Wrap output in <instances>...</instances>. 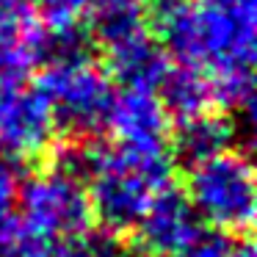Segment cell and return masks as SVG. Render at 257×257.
I'll return each mask as SVG.
<instances>
[{
  "instance_id": "obj_1",
  "label": "cell",
  "mask_w": 257,
  "mask_h": 257,
  "mask_svg": "<svg viewBox=\"0 0 257 257\" xmlns=\"http://www.w3.org/2000/svg\"><path fill=\"white\" fill-rule=\"evenodd\" d=\"M172 150L91 147L89 152V205L91 218L108 235L133 232L158 188L172 177Z\"/></svg>"
},
{
  "instance_id": "obj_2",
  "label": "cell",
  "mask_w": 257,
  "mask_h": 257,
  "mask_svg": "<svg viewBox=\"0 0 257 257\" xmlns=\"http://www.w3.org/2000/svg\"><path fill=\"white\" fill-rule=\"evenodd\" d=\"M185 196L196 216L227 235L246 232L254 221V169L246 152L224 150L188 166Z\"/></svg>"
},
{
  "instance_id": "obj_3",
  "label": "cell",
  "mask_w": 257,
  "mask_h": 257,
  "mask_svg": "<svg viewBox=\"0 0 257 257\" xmlns=\"http://www.w3.org/2000/svg\"><path fill=\"white\" fill-rule=\"evenodd\" d=\"M36 89L50 105L56 127L64 133L89 139L108 127L116 89L111 75L102 72V67H97L91 58L45 67Z\"/></svg>"
},
{
  "instance_id": "obj_4",
  "label": "cell",
  "mask_w": 257,
  "mask_h": 257,
  "mask_svg": "<svg viewBox=\"0 0 257 257\" xmlns=\"http://www.w3.org/2000/svg\"><path fill=\"white\" fill-rule=\"evenodd\" d=\"M20 229L36 238H78L91 229V205L86 183L78 174L53 163L20 185Z\"/></svg>"
},
{
  "instance_id": "obj_5",
  "label": "cell",
  "mask_w": 257,
  "mask_h": 257,
  "mask_svg": "<svg viewBox=\"0 0 257 257\" xmlns=\"http://www.w3.org/2000/svg\"><path fill=\"white\" fill-rule=\"evenodd\" d=\"M56 119L36 86H14L0 100V152L9 158H39L56 141Z\"/></svg>"
},
{
  "instance_id": "obj_6",
  "label": "cell",
  "mask_w": 257,
  "mask_h": 257,
  "mask_svg": "<svg viewBox=\"0 0 257 257\" xmlns=\"http://www.w3.org/2000/svg\"><path fill=\"white\" fill-rule=\"evenodd\" d=\"M194 205L188 202L185 191L174 185H163L155 191L152 202L147 205L141 221L136 224V240L152 257H180L194 232L202 227Z\"/></svg>"
},
{
  "instance_id": "obj_7",
  "label": "cell",
  "mask_w": 257,
  "mask_h": 257,
  "mask_svg": "<svg viewBox=\"0 0 257 257\" xmlns=\"http://www.w3.org/2000/svg\"><path fill=\"white\" fill-rule=\"evenodd\" d=\"M108 127L122 147L169 150V116L158 102L155 91H119L108 113Z\"/></svg>"
},
{
  "instance_id": "obj_8",
  "label": "cell",
  "mask_w": 257,
  "mask_h": 257,
  "mask_svg": "<svg viewBox=\"0 0 257 257\" xmlns=\"http://www.w3.org/2000/svg\"><path fill=\"white\" fill-rule=\"evenodd\" d=\"M169 67L172 56L155 36H150V31L108 50V75L122 89L155 91Z\"/></svg>"
},
{
  "instance_id": "obj_9",
  "label": "cell",
  "mask_w": 257,
  "mask_h": 257,
  "mask_svg": "<svg viewBox=\"0 0 257 257\" xmlns=\"http://www.w3.org/2000/svg\"><path fill=\"white\" fill-rule=\"evenodd\" d=\"M232 139H235V124L224 113L205 111L177 122V130L169 133V150H172L174 161L194 166V163H202L207 158L218 155V152L229 150Z\"/></svg>"
},
{
  "instance_id": "obj_10",
  "label": "cell",
  "mask_w": 257,
  "mask_h": 257,
  "mask_svg": "<svg viewBox=\"0 0 257 257\" xmlns=\"http://www.w3.org/2000/svg\"><path fill=\"white\" fill-rule=\"evenodd\" d=\"M39 25L28 0H0V69L25 78V72L36 67L34 45Z\"/></svg>"
},
{
  "instance_id": "obj_11",
  "label": "cell",
  "mask_w": 257,
  "mask_h": 257,
  "mask_svg": "<svg viewBox=\"0 0 257 257\" xmlns=\"http://www.w3.org/2000/svg\"><path fill=\"white\" fill-rule=\"evenodd\" d=\"M155 97L169 119L196 116V113L213 111V86L202 69L188 67V64H172L166 75L161 78L155 89Z\"/></svg>"
},
{
  "instance_id": "obj_12",
  "label": "cell",
  "mask_w": 257,
  "mask_h": 257,
  "mask_svg": "<svg viewBox=\"0 0 257 257\" xmlns=\"http://www.w3.org/2000/svg\"><path fill=\"white\" fill-rule=\"evenodd\" d=\"M86 23L91 42L111 50L133 36L147 34L150 6L147 0H97Z\"/></svg>"
},
{
  "instance_id": "obj_13",
  "label": "cell",
  "mask_w": 257,
  "mask_h": 257,
  "mask_svg": "<svg viewBox=\"0 0 257 257\" xmlns=\"http://www.w3.org/2000/svg\"><path fill=\"white\" fill-rule=\"evenodd\" d=\"M20 185H23V180H20V169L14 163V158L0 152V246L20 232V221H17Z\"/></svg>"
},
{
  "instance_id": "obj_14",
  "label": "cell",
  "mask_w": 257,
  "mask_h": 257,
  "mask_svg": "<svg viewBox=\"0 0 257 257\" xmlns=\"http://www.w3.org/2000/svg\"><path fill=\"white\" fill-rule=\"evenodd\" d=\"M97 0H36V17L47 28H80Z\"/></svg>"
},
{
  "instance_id": "obj_15",
  "label": "cell",
  "mask_w": 257,
  "mask_h": 257,
  "mask_svg": "<svg viewBox=\"0 0 257 257\" xmlns=\"http://www.w3.org/2000/svg\"><path fill=\"white\" fill-rule=\"evenodd\" d=\"M229 243H232V238H229L227 232L202 224V227L194 232V238L188 240V246L183 249L180 257H221Z\"/></svg>"
},
{
  "instance_id": "obj_16",
  "label": "cell",
  "mask_w": 257,
  "mask_h": 257,
  "mask_svg": "<svg viewBox=\"0 0 257 257\" xmlns=\"http://www.w3.org/2000/svg\"><path fill=\"white\" fill-rule=\"evenodd\" d=\"M221 257H254V249H251V243L246 238L243 240H232Z\"/></svg>"
},
{
  "instance_id": "obj_17",
  "label": "cell",
  "mask_w": 257,
  "mask_h": 257,
  "mask_svg": "<svg viewBox=\"0 0 257 257\" xmlns=\"http://www.w3.org/2000/svg\"><path fill=\"white\" fill-rule=\"evenodd\" d=\"M23 83V78H17V75H12V72H6V69H0V100L9 94V91L14 89V86H20Z\"/></svg>"
}]
</instances>
